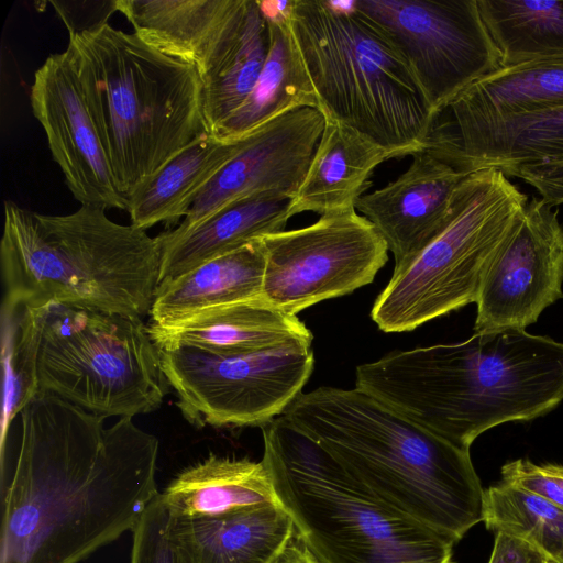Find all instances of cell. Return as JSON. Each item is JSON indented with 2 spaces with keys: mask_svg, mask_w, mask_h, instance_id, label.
<instances>
[{
  "mask_svg": "<svg viewBox=\"0 0 563 563\" xmlns=\"http://www.w3.org/2000/svg\"><path fill=\"white\" fill-rule=\"evenodd\" d=\"M295 533L280 504L216 517L168 514L166 527L174 563H273Z\"/></svg>",
  "mask_w": 563,
  "mask_h": 563,
  "instance_id": "ac0fdd59",
  "label": "cell"
},
{
  "mask_svg": "<svg viewBox=\"0 0 563 563\" xmlns=\"http://www.w3.org/2000/svg\"><path fill=\"white\" fill-rule=\"evenodd\" d=\"M66 51L128 198L179 151L210 133L195 66L108 23L70 35Z\"/></svg>",
  "mask_w": 563,
  "mask_h": 563,
  "instance_id": "5b68a950",
  "label": "cell"
},
{
  "mask_svg": "<svg viewBox=\"0 0 563 563\" xmlns=\"http://www.w3.org/2000/svg\"><path fill=\"white\" fill-rule=\"evenodd\" d=\"M404 57L432 117L500 65L477 0H353Z\"/></svg>",
  "mask_w": 563,
  "mask_h": 563,
  "instance_id": "8fae6325",
  "label": "cell"
},
{
  "mask_svg": "<svg viewBox=\"0 0 563 563\" xmlns=\"http://www.w3.org/2000/svg\"><path fill=\"white\" fill-rule=\"evenodd\" d=\"M19 416L1 563H80L132 532L161 494L157 438L130 417L106 428L104 417L49 393Z\"/></svg>",
  "mask_w": 563,
  "mask_h": 563,
  "instance_id": "6da1fadb",
  "label": "cell"
},
{
  "mask_svg": "<svg viewBox=\"0 0 563 563\" xmlns=\"http://www.w3.org/2000/svg\"><path fill=\"white\" fill-rule=\"evenodd\" d=\"M104 208L80 205L43 214L4 202L0 258L3 302L62 303L129 317L150 314L158 286L162 245Z\"/></svg>",
  "mask_w": 563,
  "mask_h": 563,
  "instance_id": "277c9868",
  "label": "cell"
},
{
  "mask_svg": "<svg viewBox=\"0 0 563 563\" xmlns=\"http://www.w3.org/2000/svg\"><path fill=\"white\" fill-rule=\"evenodd\" d=\"M324 128L307 174L292 197V216H320L355 209L371 184L373 170L390 158L386 151L341 123L324 119Z\"/></svg>",
  "mask_w": 563,
  "mask_h": 563,
  "instance_id": "d4e9b609",
  "label": "cell"
},
{
  "mask_svg": "<svg viewBox=\"0 0 563 563\" xmlns=\"http://www.w3.org/2000/svg\"><path fill=\"white\" fill-rule=\"evenodd\" d=\"M262 299L297 313L320 301L371 284L388 249L374 225L355 209L320 216L311 225L264 235Z\"/></svg>",
  "mask_w": 563,
  "mask_h": 563,
  "instance_id": "7c38bea8",
  "label": "cell"
},
{
  "mask_svg": "<svg viewBox=\"0 0 563 563\" xmlns=\"http://www.w3.org/2000/svg\"><path fill=\"white\" fill-rule=\"evenodd\" d=\"M545 473H548L563 488V466L558 464H541Z\"/></svg>",
  "mask_w": 563,
  "mask_h": 563,
  "instance_id": "8d00e7d4",
  "label": "cell"
},
{
  "mask_svg": "<svg viewBox=\"0 0 563 563\" xmlns=\"http://www.w3.org/2000/svg\"><path fill=\"white\" fill-rule=\"evenodd\" d=\"M508 176L533 187L547 203L563 205V163L526 165L512 169Z\"/></svg>",
  "mask_w": 563,
  "mask_h": 563,
  "instance_id": "836d02e7",
  "label": "cell"
},
{
  "mask_svg": "<svg viewBox=\"0 0 563 563\" xmlns=\"http://www.w3.org/2000/svg\"><path fill=\"white\" fill-rule=\"evenodd\" d=\"M273 563H321L302 543L297 533Z\"/></svg>",
  "mask_w": 563,
  "mask_h": 563,
  "instance_id": "d590c367",
  "label": "cell"
},
{
  "mask_svg": "<svg viewBox=\"0 0 563 563\" xmlns=\"http://www.w3.org/2000/svg\"><path fill=\"white\" fill-rule=\"evenodd\" d=\"M397 179L361 196L357 209L374 225L395 258V268L411 262L449 224L455 195L466 172L426 148L413 153Z\"/></svg>",
  "mask_w": 563,
  "mask_h": 563,
  "instance_id": "2e32d148",
  "label": "cell"
},
{
  "mask_svg": "<svg viewBox=\"0 0 563 563\" xmlns=\"http://www.w3.org/2000/svg\"><path fill=\"white\" fill-rule=\"evenodd\" d=\"M242 0H117L134 33L202 75L223 44Z\"/></svg>",
  "mask_w": 563,
  "mask_h": 563,
  "instance_id": "44dd1931",
  "label": "cell"
},
{
  "mask_svg": "<svg viewBox=\"0 0 563 563\" xmlns=\"http://www.w3.org/2000/svg\"><path fill=\"white\" fill-rule=\"evenodd\" d=\"M563 108V58L533 60L475 80L432 117L444 123L487 122Z\"/></svg>",
  "mask_w": 563,
  "mask_h": 563,
  "instance_id": "cb8c5ba5",
  "label": "cell"
},
{
  "mask_svg": "<svg viewBox=\"0 0 563 563\" xmlns=\"http://www.w3.org/2000/svg\"><path fill=\"white\" fill-rule=\"evenodd\" d=\"M528 196L500 169L470 173L445 229L411 262L394 268L371 310L387 333L419 325L476 302L492 263L519 228Z\"/></svg>",
  "mask_w": 563,
  "mask_h": 563,
  "instance_id": "9c48e42d",
  "label": "cell"
},
{
  "mask_svg": "<svg viewBox=\"0 0 563 563\" xmlns=\"http://www.w3.org/2000/svg\"><path fill=\"white\" fill-rule=\"evenodd\" d=\"M382 499L455 543L484 520L470 451L358 389L301 393L282 415Z\"/></svg>",
  "mask_w": 563,
  "mask_h": 563,
  "instance_id": "3957f363",
  "label": "cell"
},
{
  "mask_svg": "<svg viewBox=\"0 0 563 563\" xmlns=\"http://www.w3.org/2000/svg\"><path fill=\"white\" fill-rule=\"evenodd\" d=\"M426 146L474 172L563 163V108L497 121H432Z\"/></svg>",
  "mask_w": 563,
  "mask_h": 563,
  "instance_id": "e0dca14e",
  "label": "cell"
},
{
  "mask_svg": "<svg viewBox=\"0 0 563 563\" xmlns=\"http://www.w3.org/2000/svg\"><path fill=\"white\" fill-rule=\"evenodd\" d=\"M563 224L542 198L488 268L476 300L475 333L526 330L563 298Z\"/></svg>",
  "mask_w": 563,
  "mask_h": 563,
  "instance_id": "4fadbf2b",
  "label": "cell"
},
{
  "mask_svg": "<svg viewBox=\"0 0 563 563\" xmlns=\"http://www.w3.org/2000/svg\"><path fill=\"white\" fill-rule=\"evenodd\" d=\"M241 139L224 141L208 133L190 143L129 197L131 224L145 230L184 219L199 192L238 152Z\"/></svg>",
  "mask_w": 563,
  "mask_h": 563,
  "instance_id": "4316f807",
  "label": "cell"
},
{
  "mask_svg": "<svg viewBox=\"0 0 563 563\" xmlns=\"http://www.w3.org/2000/svg\"><path fill=\"white\" fill-rule=\"evenodd\" d=\"M318 108L286 112L241 139V145L199 192L180 223L183 232L239 198L280 191L291 197L309 168L324 128Z\"/></svg>",
  "mask_w": 563,
  "mask_h": 563,
  "instance_id": "9a60e30c",
  "label": "cell"
},
{
  "mask_svg": "<svg viewBox=\"0 0 563 563\" xmlns=\"http://www.w3.org/2000/svg\"><path fill=\"white\" fill-rule=\"evenodd\" d=\"M269 47L260 0H242L233 24L208 69L200 75L202 107L211 134L249 98Z\"/></svg>",
  "mask_w": 563,
  "mask_h": 563,
  "instance_id": "83f0119b",
  "label": "cell"
},
{
  "mask_svg": "<svg viewBox=\"0 0 563 563\" xmlns=\"http://www.w3.org/2000/svg\"><path fill=\"white\" fill-rule=\"evenodd\" d=\"M269 30L268 54L246 101L213 133L224 141L242 139L291 110L319 109L317 95L288 23L289 1H262Z\"/></svg>",
  "mask_w": 563,
  "mask_h": 563,
  "instance_id": "7402d4cb",
  "label": "cell"
},
{
  "mask_svg": "<svg viewBox=\"0 0 563 563\" xmlns=\"http://www.w3.org/2000/svg\"><path fill=\"white\" fill-rule=\"evenodd\" d=\"M261 428L278 501L321 563H453L454 541L382 499L284 416Z\"/></svg>",
  "mask_w": 563,
  "mask_h": 563,
  "instance_id": "8992f818",
  "label": "cell"
},
{
  "mask_svg": "<svg viewBox=\"0 0 563 563\" xmlns=\"http://www.w3.org/2000/svg\"><path fill=\"white\" fill-rule=\"evenodd\" d=\"M488 563H547V558L540 550L520 538L495 532Z\"/></svg>",
  "mask_w": 563,
  "mask_h": 563,
  "instance_id": "e575fe53",
  "label": "cell"
},
{
  "mask_svg": "<svg viewBox=\"0 0 563 563\" xmlns=\"http://www.w3.org/2000/svg\"><path fill=\"white\" fill-rule=\"evenodd\" d=\"M3 405L1 419V468L7 432L21 410L40 394L36 345L32 317L25 306L2 302Z\"/></svg>",
  "mask_w": 563,
  "mask_h": 563,
  "instance_id": "4dcf8cb0",
  "label": "cell"
},
{
  "mask_svg": "<svg viewBox=\"0 0 563 563\" xmlns=\"http://www.w3.org/2000/svg\"><path fill=\"white\" fill-rule=\"evenodd\" d=\"M51 4L65 23L69 36L100 29L118 11L117 0L51 1Z\"/></svg>",
  "mask_w": 563,
  "mask_h": 563,
  "instance_id": "d6a6232c",
  "label": "cell"
},
{
  "mask_svg": "<svg viewBox=\"0 0 563 563\" xmlns=\"http://www.w3.org/2000/svg\"><path fill=\"white\" fill-rule=\"evenodd\" d=\"M355 387L468 450L483 432L563 400V343L526 330L389 353L356 367Z\"/></svg>",
  "mask_w": 563,
  "mask_h": 563,
  "instance_id": "7a4b0ae2",
  "label": "cell"
},
{
  "mask_svg": "<svg viewBox=\"0 0 563 563\" xmlns=\"http://www.w3.org/2000/svg\"><path fill=\"white\" fill-rule=\"evenodd\" d=\"M167 520L168 511L159 494L132 531L130 563H174L166 537Z\"/></svg>",
  "mask_w": 563,
  "mask_h": 563,
  "instance_id": "1f68e13d",
  "label": "cell"
},
{
  "mask_svg": "<svg viewBox=\"0 0 563 563\" xmlns=\"http://www.w3.org/2000/svg\"><path fill=\"white\" fill-rule=\"evenodd\" d=\"M487 529L520 538L547 560H563V508L504 481L485 489Z\"/></svg>",
  "mask_w": 563,
  "mask_h": 563,
  "instance_id": "f546056e",
  "label": "cell"
},
{
  "mask_svg": "<svg viewBox=\"0 0 563 563\" xmlns=\"http://www.w3.org/2000/svg\"><path fill=\"white\" fill-rule=\"evenodd\" d=\"M292 197L280 191L245 196L190 229L157 235L162 245L158 285L264 235L282 232L292 217Z\"/></svg>",
  "mask_w": 563,
  "mask_h": 563,
  "instance_id": "d6986e66",
  "label": "cell"
},
{
  "mask_svg": "<svg viewBox=\"0 0 563 563\" xmlns=\"http://www.w3.org/2000/svg\"><path fill=\"white\" fill-rule=\"evenodd\" d=\"M265 255L260 239L157 286L152 323L170 325L206 311L262 299Z\"/></svg>",
  "mask_w": 563,
  "mask_h": 563,
  "instance_id": "603a6c76",
  "label": "cell"
},
{
  "mask_svg": "<svg viewBox=\"0 0 563 563\" xmlns=\"http://www.w3.org/2000/svg\"><path fill=\"white\" fill-rule=\"evenodd\" d=\"M27 308L40 393L104 418L161 407L170 386L141 318L54 302Z\"/></svg>",
  "mask_w": 563,
  "mask_h": 563,
  "instance_id": "ba28073f",
  "label": "cell"
},
{
  "mask_svg": "<svg viewBox=\"0 0 563 563\" xmlns=\"http://www.w3.org/2000/svg\"><path fill=\"white\" fill-rule=\"evenodd\" d=\"M30 101L42 125L53 159L80 205L128 210L119 189L81 85L70 58L49 55L35 71Z\"/></svg>",
  "mask_w": 563,
  "mask_h": 563,
  "instance_id": "5bb4252c",
  "label": "cell"
},
{
  "mask_svg": "<svg viewBox=\"0 0 563 563\" xmlns=\"http://www.w3.org/2000/svg\"><path fill=\"white\" fill-rule=\"evenodd\" d=\"M547 563H563V560H547Z\"/></svg>",
  "mask_w": 563,
  "mask_h": 563,
  "instance_id": "74e56055",
  "label": "cell"
},
{
  "mask_svg": "<svg viewBox=\"0 0 563 563\" xmlns=\"http://www.w3.org/2000/svg\"><path fill=\"white\" fill-rule=\"evenodd\" d=\"M177 407L192 426L263 427L302 393L314 364L311 345L291 343L242 355L157 346Z\"/></svg>",
  "mask_w": 563,
  "mask_h": 563,
  "instance_id": "30bf717a",
  "label": "cell"
},
{
  "mask_svg": "<svg viewBox=\"0 0 563 563\" xmlns=\"http://www.w3.org/2000/svg\"><path fill=\"white\" fill-rule=\"evenodd\" d=\"M148 332L157 346L184 345L224 356L311 345L313 340L297 316L263 299L219 307L170 325L151 323Z\"/></svg>",
  "mask_w": 563,
  "mask_h": 563,
  "instance_id": "ffe728a7",
  "label": "cell"
},
{
  "mask_svg": "<svg viewBox=\"0 0 563 563\" xmlns=\"http://www.w3.org/2000/svg\"><path fill=\"white\" fill-rule=\"evenodd\" d=\"M161 494L173 517H216L279 504L263 460L216 454L181 471Z\"/></svg>",
  "mask_w": 563,
  "mask_h": 563,
  "instance_id": "484cf974",
  "label": "cell"
},
{
  "mask_svg": "<svg viewBox=\"0 0 563 563\" xmlns=\"http://www.w3.org/2000/svg\"><path fill=\"white\" fill-rule=\"evenodd\" d=\"M501 67L563 58V0H477Z\"/></svg>",
  "mask_w": 563,
  "mask_h": 563,
  "instance_id": "f1b7e54d",
  "label": "cell"
},
{
  "mask_svg": "<svg viewBox=\"0 0 563 563\" xmlns=\"http://www.w3.org/2000/svg\"><path fill=\"white\" fill-rule=\"evenodd\" d=\"M288 23L324 119L390 158L424 147L432 110L408 64L350 1L291 0Z\"/></svg>",
  "mask_w": 563,
  "mask_h": 563,
  "instance_id": "52a82bcc",
  "label": "cell"
}]
</instances>
